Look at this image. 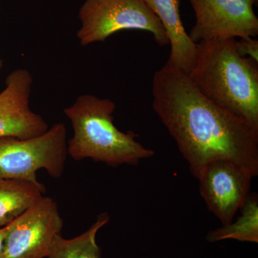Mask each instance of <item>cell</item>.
I'll use <instances>...</instances> for the list:
<instances>
[{"label":"cell","mask_w":258,"mask_h":258,"mask_svg":"<svg viewBox=\"0 0 258 258\" xmlns=\"http://www.w3.org/2000/svg\"><path fill=\"white\" fill-rule=\"evenodd\" d=\"M152 107L198 179L209 162L227 159L258 174V129L200 93L189 76L164 64L154 75Z\"/></svg>","instance_id":"cell-1"},{"label":"cell","mask_w":258,"mask_h":258,"mask_svg":"<svg viewBox=\"0 0 258 258\" xmlns=\"http://www.w3.org/2000/svg\"><path fill=\"white\" fill-rule=\"evenodd\" d=\"M237 39L197 44L189 79L209 100L258 129V62L241 57Z\"/></svg>","instance_id":"cell-2"},{"label":"cell","mask_w":258,"mask_h":258,"mask_svg":"<svg viewBox=\"0 0 258 258\" xmlns=\"http://www.w3.org/2000/svg\"><path fill=\"white\" fill-rule=\"evenodd\" d=\"M115 104L108 98L80 96L64 109L74 129L68 141V155L75 161L92 159L111 167L138 165L154 157L152 149L136 140L134 132H123L114 124Z\"/></svg>","instance_id":"cell-3"},{"label":"cell","mask_w":258,"mask_h":258,"mask_svg":"<svg viewBox=\"0 0 258 258\" xmlns=\"http://www.w3.org/2000/svg\"><path fill=\"white\" fill-rule=\"evenodd\" d=\"M68 156L67 128L62 123L34 138L0 137V179L38 182L37 173L40 169L59 179Z\"/></svg>","instance_id":"cell-4"},{"label":"cell","mask_w":258,"mask_h":258,"mask_svg":"<svg viewBox=\"0 0 258 258\" xmlns=\"http://www.w3.org/2000/svg\"><path fill=\"white\" fill-rule=\"evenodd\" d=\"M79 18L77 37L82 46L105 41L126 30L149 32L160 46L169 44L160 20L143 0H85Z\"/></svg>","instance_id":"cell-5"},{"label":"cell","mask_w":258,"mask_h":258,"mask_svg":"<svg viewBox=\"0 0 258 258\" xmlns=\"http://www.w3.org/2000/svg\"><path fill=\"white\" fill-rule=\"evenodd\" d=\"M62 227L57 203L44 195L6 226L4 258L47 257Z\"/></svg>","instance_id":"cell-6"},{"label":"cell","mask_w":258,"mask_h":258,"mask_svg":"<svg viewBox=\"0 0 258 258\" xmlns=\"http://www.w3.org/2000/svg\"><path fill=\"white\" fill-rule=\"evenodd\" d=\"M195 11V25L188 35L198 44L214 39H237L258 35L253 10L257 0H188Z\"/></svg>","instance_id":"cell-7"},{"label":"cell","mask_w":258,"mask_h":258,"mask_svg":"<svg viewBox=\"0 0 258 258\" xmlns=\"http://www.w3.org/2000/svg\"><path fill=\"white\" fill-rule=\"evenodd\" d=\"M252 178L248 169L227 159L212 161L202 169L197 179L200 195L222 225L233 221L250 194Z\"/></svg>","instance_id":"cell-8"},{"label":"cell","mask_w":258,"mask_h":258,"mask_svg":"<svg viewBox=\"0 0 258 258\" xmlns=\"http://www.w3.org/2000/svg\"><path fill=\"white\" fill-rule=\"evenodd\" d=\"M32 81L24 69L15 70L5 80L0 92V137L34 138L48 130L45 120L30 108Z\"/></svg>","instance_id":"cell-9"},{"label":"cell","mask_w":258,"mask_h":258,"mask_svg":"<svg viewBox=\"0 0 258 258\" xmlns=\"http://www.w3.org/2000/svg\"><path fill=\"white\" fill-rule=\"evenodd\" d=\"M165 29L171 46L166 66L189 74L196 59L197 44L185 30L179 12V0H143Z\"/></svg>","instance_id":"cell-10"},{"label":"cell","mask_w":258,"mask_h":258,"mask_svg":"<svg viewBox=\"0 0 258 258\" xmlns=\"http://www.w3.org/2000/svg\"><path fill=\"white\" fill-rule=\"evenodd\" d=\"M45 192L46 189L40 181L0 179V228L23 215Z\"/></svg>","instance_id":"cell-11"},{"label":"cell","mask_w":258,"mask_h":258,"mask_svg":"<svg viewBox=\"0 0 258 258\" xmlns=\"http://www.w3.org/2000/svg\"><path fill=\"white\" fill-rule=\"evenodd\" d=\"M110 220L107 212L97 217L88 230L72 239L56 237L47 258H101V251L96 242V235Z\"/></svg>","instance_id":"cell-12"},{"label":"cell","mask_w":258,"mask_h":258,"mask_svg":"<svg viewBox=\"0 0 258 258\" xmlns=\"http://www.w3.org/2000/svg\"><path fill=\"white\" fill-rule=\"evenodd\" d=\"M240 216L235 222L215 230L210 231L206 236L209 242L224 240H236L241 242H258V196L249 194L245 203L240 208Z\"/></svg>","instance_id":"cell-13"},{"label":"cell","mask_w":258,"mask_h":258,"mask_svg":"<svg viewBox=\"0 0 258 258\" xmlns=\"http://www.w3.org/2000/svg\"><path fill=\"white\" fill-rule=\"evenodd\" d=\"M236 50L241 57H249L258 62V40L254 37L237 40Z\"/></svg>","instance_id":"cell-14"},{"label":"cell","mask_w":258,"mask_h":258,"mask_svg":"<svg viewBox=\"0 0 258 258\" xmlns=\"http://www.w3.org/2000/svg\"><path fill=\"white\" fill-rule=\"evenodd\" d=\"M6 231V227L0 228V258H4V240Z\"/></svg>","instance_id":"cell-15"},{"label":"cell","mask_w":258,"mask_h":258,"mask_svg":"<svg viewBox=\"0 0 258 258\" xmlns=\"http://www.w3.org/2000/svg\"><path fill=\"white\" fill-rule=\"evenodd\" d=\"M2 67H3V61L0 59V70H1Z\"/></svg>","instance_id":"cell-16"}]
</instances>
